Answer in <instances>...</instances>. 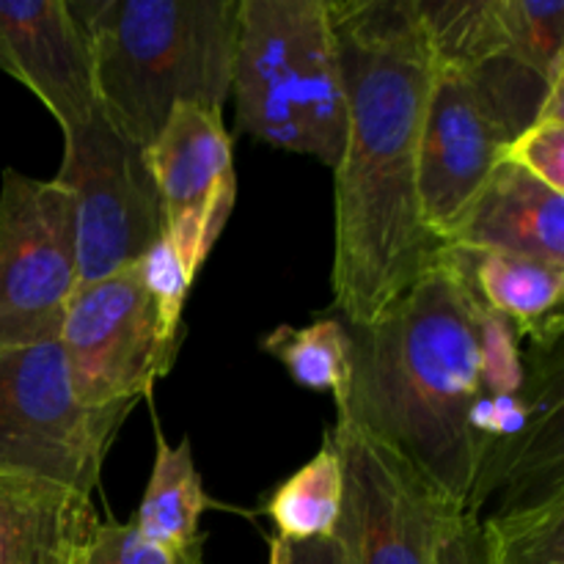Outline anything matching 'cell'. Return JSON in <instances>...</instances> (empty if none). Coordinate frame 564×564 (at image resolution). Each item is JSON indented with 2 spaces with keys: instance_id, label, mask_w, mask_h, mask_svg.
<instances>
[{
  "instance_id": "24",
  "label": "cell",
  "mask_w": 564,
  "mask_h": 564,
  "mask_svg": "<svg viewBox=\"0 0 564 564\" xmlns=\"http://www.w3.org/2000/svg\"><path fill=\"white\" fill-rule=\"evenodd\" d=\"M141 279L147 284L149 295H152L154 306H158L160 323L171 339H180L182 334V308H185L187 292H191V281H187L185 270H182L180 259H176L174 248H171L169 237H160L147 257L138 262Z\"/></svg>"
},
{
  "instance_id": "18",
  "label": "cell",
  "mask_w": 564,
  "mask_h": 564,
  "mask_svg": "<svg viewBox=\"0 0 564 564\" xmlns=\"http://www.w3.org/2000/svg\"><path fill=\"white\" fill-rule=\"evenodd\" d=\"M341 510V463L334 446L323 449L273 490L264 512L275 523V538L286 543L334 538Z\"/></svg>"
},
{
  "instance_id": "13",
  "label": "cell",
  "mask_w": 564,
  "mask_h": 564,
  "mask_svg": "<svg viewBox=\"0 0 564 564\" xmlns=\"http://www.w3.org/2000/svg\"><path fill=\"white\" fill-rule=\"evenodd\" d=\"M99 523L86 490L0 474V564H80Z\"/></svg>"
},
{
  "instance_id": "16",
  "label": "cell",
  "mask_w": 564,
  "mask_h": 564,
  "mask_svg": "<svg viewBox=\"0 0 564 564\" xmlns=\"http://www.w3.org/2000/svg\"><path fill=\"white\" fill-rule=\"evenodd\" d=\"M449 251L485 308L501 314L532 345H560L564 268L518 253L468 251L457 246H449Z\"/></svg>"
},
{
  "instance_id": "12",
  "label": "cell",
  "mask_w": 564,
  "mask_h": 564,
  "mask_svg": "<svg viewBox=\"0 0 564 564\" xmlns=\"http://www.w3.org/2000/svg\"><path fill=\"white\" fill-rule=\"evenodd\" d=\"M419 11L438 64L516 58L551 83L564 77L562 0H419Z\"/></svg>"
},
{
  "instance_id": "19",
  "label": "cell",
  "mask_w": 564,
  "mask_h": 564,
  "mask_svg": "<svg viewBox=\"0 0 564 564\" xmlns=\"http://www.w3.org/2000/svg\"><path fill=\"white\" fill-rule=\"evenodd\" d=\"M264 352L279 358L297 386L330 391L341 405L350 389V334L341 319H317L303 328L279 325L262 341Z\"/></svg>"
},
{
  "instance_id": "10",
  "label": "cell",
  "mask_w": 564,
  "mask_h": 564,
  "mask_svg": "<svg viewBox=\"0 0 564 564\" xmlns=\"http://www.w3.org/2000/svg\"><path fill=\"white\" fill-rule=\"evenodd\" d=\"M66 375L88 408L135 405L174 364L180 339L160 323L138 262L75 290L58 330Z\"/></svg>"
},
{
  "instance_id": "15",
  "label": "cell",
  "mask_w": 564,
  "mask_h": 564,
  "mask_svg": "<svg viewBox=\"0 0 564 564\" xmlns=\"http://www.w3.org/2000/svg\"><path fill=\"white\" fill-rule=\"evenodd\" d=\"M158 185L163 220L207 213L224 193L237 191L231 135L224 113L202 105H176L160 135L143 147Z\"/></svg>"
},
{
  "instance_id": "28",
  "label": "cell",
  "mask_w": 564,
  "mask_h": 564,
  "mask_svg": "<svg viewBox=\"0 0 564 564\" xmlns=\"http://www.w3.org/2000/svg\"><path fill=\"white\" fill-rule=\"evenodd\" d=\"M80 564H83V562H80Z\"/></svg>"
},
{
  "instance_id": "20",
  "label": "cell",
  "mask_w": 564,
  "mask_h": 564,
  "mask_svg": "<svg viewBox=\"0 0 564 564\" xmlns=\"http://www.w3.org/2000/svg\"><path fill=\"white\" fill-rule=\"evenodd\" d=\"M485 564H564V494L479 518Z\"/></svg>"
},
{
  "instance_id": "23",
  "label": "cell",
  "mask_w": 564,
  "mask_h": 564,
  "mask_svg": "<svg viewBox=\"0 0 564 564\" xmlns=\"http://www.w3.org/2000/svg\"><path fill=\"white\" fill-rule=\"evenodd\" d=\"M198 545L169 549L143 538L132 521H105L99 523L83 564H202Z\"/></svg>"
},
{
  "instance_id": "27",
  "label": "cell",
  "mask_w": 564,
  "mask_h": 564,
  "mask_svg": "<svg viewBox=\"0 0 564 564\" xmlns=\"http://www.w3.org/2000/svg\"><path fill=\"white\" fill-rule=\"evenodd\" d=\"M268 564H284V540L273 538L270 540V560Z\"/></svg>"
},
{
  "instance_id": "6",
  "label": "cell",
  "mask_w": 564,
  "mask_h": 564,
  "mask_svg": "<svg viewBox=\"0 0 564 564\" xmlns=\"http://www.w3.org/2000/svg\"><path fill=\"white\" fill-rule=\"evenodd\" d=\"M132 408L83 405L58 339L0 352V474L55 479L91 494Z\"/></svg>"
},
{
  "instance_id": "22",
  "label": "cell",
  "mask_w": 564,
  "mask_h": 564,
  "mask_svg": "<svg viewBox=\"0 0 564 564\" xmlns=\"http://www.w3.org/2000/svg\"><path fill=\"white\" fill-rule=\"evenodd\" d=\"M479 378L485 394H516L527 386L529 364L521 336L501 314L490 312L477 301Z\"/></svg>"
},
{
  "instance_id": "26",
  "label": "cell",
  "mask_w": 564,
  "mask_h": 564,
  "mask_svg": "<svg viewBox=\"0 0 564 564\" xmlns=\"http://www.w3.org/2000/svg\"><path fill=\"white\" fill-rule=\"evenodd\" d=\"M284 564H345L339 545L334 538L303 540V543H286L284 540Z\"/></svg>"
},
{
  "instance_id": "17",
  "label": "cell",
  "mask_w": 564,
  "mask_h": 564,
  "mask_svg": "<svg viewBox=\"0 0 564 564\" xmlns=\"http://www.w3.org/2000/svg\"><path fill=\"white\" fill-rule=\"evenodd\" d=\"M207 507L209 501L204 496L196 460H193L191 438L169 446L163 433H158L152 477L143 490L132 527L152 543L169 545V549H193L202 543L198 521Z\"/></svg>"
},
{
  "instance_id": "9",
  "label": "cell",
  "mask_w": 564,
  "mask_h": 564,
  "mask_svg": "<svg viewBox=\"0 0 564 564\" xmlns=\"http://www.w3.org/2000/svg\"><path fill=\"white\" fill-rule=\"evenodd\" d=\"M80 286L72 196L14 169L0 182V352L58 339Z\"/></svg>"
},
{
  "instance_id": "11",
  "label": "cell",
  "mask_w": 564,
  "mask_h": 564,
  "mask_svg": "<svg viewBox=\"0 0 564 564\" xmlns=\"http://www.w3.org/2000/svg\"><path fill=\"white\" fill-rule=\"evenodd\" d=\"M0 69L42 99L61 132L97 110L91 50L69 0H0Z\"/></svg>"
},
{
  "instance_id": "7",
  "label": "cell",
  "mask_w": 564,
  "mask_h": 564,
  "mask_svg": "<svg viewBox=\"0 0 564 564\" xmlns=\"http://www.w3.org/2000/svg\"><path fill=\"white\" fill-rule=\"evenodd\" d=\"M328 444L341 463L334 540L345 564H435L466 512L402 457L339 416Z\"/></svg>"
},
{
  "instance_id": "5",
  "label": "cell",
  "mask_w": 564,
  "mask_h": 564,
  "mask_svg": "<svg viewBox=\"0 0 564 564\" xmlns=\"http://www.w3.org/2000/svg\"><path fill=\"white\" fill-rule=\"evenodd\" d=\"M554 83L516 58L474 66L435 61L419 141V204L427 229L446 246Z\"/></svg>"
},
{
  "instance_id": "21",
  "label": "cell",
  "mask_w": 564,
  "mask_h": 564,
  "mask_svg": "<svg viewBox=\"0 0 564 564\" xmlns=\"http://www.w3.org/2000/svg\"><path fill=\"white\" fill-rule=\"evenodd\" d=\"M564 80L549 88L538 119L512 138L505 149V163L518 165L551 191L564 193Z\"/></svg>"
},
{
  "instance_id": "8",
  "label": "cell",
  "mask_w": 564,
  "mask_h": 564,
  "mask_svg": "<svg viewBox=\"0 0 564 564\" xmlns=\"http://www.w3.org/2000/svg\"><path fill=\"white\" fill-rule=\"evenodd\" d=\"M53 180L69 191L75 207L80 284L141 262L163 237V204L143 147L127 141L99 105L64 132V158Z\"/></svg>"
},
{
  "instance_id": "14",
  "label": "cell",
  "mask_w": 564,
  "mask_h": 564,
  "mask_svg": "<svg viewBox=\"0 0 564 564\" xmlns=\"http://www.w3.org/2000/svg\"><path fill=\"white\" fill-rule=\"evenodd\" d=\"M449 246L518 253L564 268V193L501 160Z\"/></svg>"
},
{
  "instance_id": "2",
  "label": "cell",
  "mask_w": 564,
  "mask_h": 564,
  "mask_svg": "<svg viewBox=\"0 0 564 564\" xmlns=\"http://www.w3.org/2000/svg\"><path fill=\"white\" fill-rule=\"evenodd\" d=\"M347 334L350 389L336 413L466 512L479 474L471 413L482 378L477 295L449 246L411 290Z\"/></svg>"
},
{
  "instance_id": "25",
  "label": "cell",
  "mask_w": 564,
  "mask_h": 564,
  "mask_svg": "<svg viewBox=\"0 0 564 564\" xmlns=\"http://www.w3.org/2000/svg\"><path fill=\"white\" fill-rule=\"evenodd\" d=\"M435 564H485L482 551V529H479V518L463 516L455 532L444 540L438 551Z\"/></svg>"
},
{
  "instance_id": "3",
  "label": "cell",
  "mask_w": 564,
  "mask_h": 564,
  "mask_svg": "<svg viewBox=\"0 0 564 564\" xmlns=\"http://www.w3.org/2000/svg\"><path fill=\"white\" fill-rule=\"evenodd\" d=\"M91 50L105 119L138 147L176 105L224 110L240 0H69Z\"/></svg>"
},
{
  "instance_id": "1",
  "label": "cell",
  "mask_w": 564,
  "mask_h": 564,
  "mask_svg": "<svg viewBox=\"0 0 564 564\" xmlns=\"http://www.w3.org/2000/svg\"><path fill=\"white\" fill-rule=\"evenodd\" d=\"M347 135L336 165L334 303L367 325L441 262L419 204V141L435 75L419 0H328Z\"/></svg>"
},
{
  "instance_id": "4",
  "label": "cell",
  "mask_w": 564,
  "mask_h": 564,
  "mask_svg": "<svg viewBox=\"0 0 564 564\" xmlns=\"http://www.w3.org/2000/svg\"><path fill=\"white\" fill-rule=\"evenodd\" d=\"M229 94L237 132L336 169L347 105L328 0H240Z\"/></svg>"
}]
</instances>
